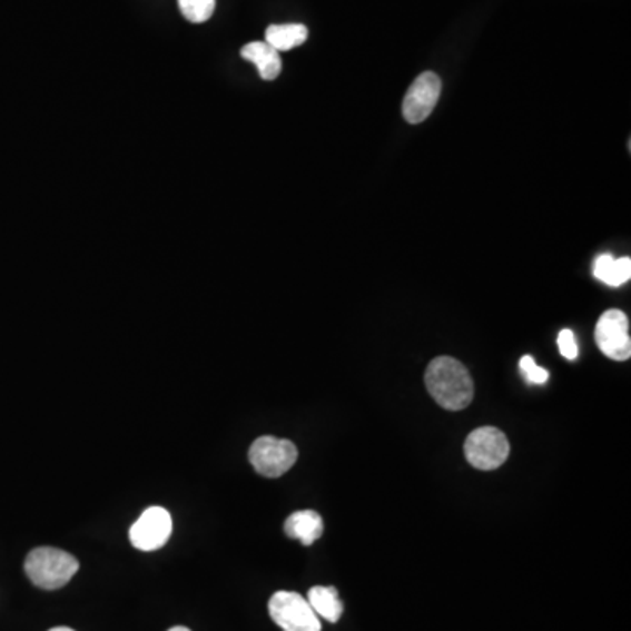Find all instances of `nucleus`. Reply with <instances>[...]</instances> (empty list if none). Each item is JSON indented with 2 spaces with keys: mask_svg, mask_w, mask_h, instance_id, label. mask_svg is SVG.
Masks as SVG:
<instances>
[{
  "mask_svg": "<svg viewBox=\"0 0 631 631\" xmlns=\"http://www.w3.org/2000/svg\"><path fill=\"white\" fill-rule=\"evenodd\" d=\"M426 390L446 411H463L474 401V381L465 365L451 356H438L426 368Z\"/></svg>",
  "mask_w": 631,
  "mask_h": 631,
  "instance_id": "1",
  "label": "nucleus"
},
{
  "mask_svg": "<svg viewBox=\"0 0 631 631\" xmlns=\"http://www.w3.org/2000/svg\"><path fill=\"white\" fill-rule=\"evenodd\" d=\"M79 561L72 554L57 548H38L26 560L30 581L41 590H60L78 574Z\"/></svg>",
  "mask_w": 631,
  "mask_h": 631,
  "instance_id": "2",
  "label": "nucleus"
},
{
  "mask_svg": "<svg viewBox=\"0 0 631 631\" xmlns=\"http://www.w3.org/2000/svg\"><path fill=\"white\" fill-rule=\"evenodd\" d=\"M268 614L283 631H322V623L307 599L294 591H277L268 602Z\"/></svg>",
  "mask_w": 631,
  "mask_h": 631,
  "instance_id": "3",
  "label": "nucleus"
},
{
  "mask_svg": "<svg viewBox=\"0 0 631 631\" xmlns=\"http://www.w3.org/2000/svg\"><path fill=\"white\" fill-rule=\"evenodd\" d=\"M298 450L294 442L286 438H256L249 450V463L264 477L277 479L285 475L297 463Z\"/></svg>",
  "mask_w": 631,
  "mask_h": 631,
  "instance_id": "4",
  "label": "nucleus"
},
{
  "mask_svg": "<svg viewBox=\"0 0 631 631\" xmlns=\"http://www.w3.org/2000/svg\"><path fill=\"white\" fill-rule=\"evenodd\" d=\"M511 453V444L504 432L484 426L472 432L465 441V459L479 471H495L504 465Z\"/></svg>",
  "mask_w": 631,
  "mask_h": 631,
  "instance_id": "5",
  "label": "nucleus"
},
{
  "mask_svg": "<svg viewBox=\"0 0 631 631\" xmlns=\"http://www.w3.org/2000/svg\"><path fill=\"white\" fill-rule=\"evenodd\" d=\"M630 323L623 310L611 309L600 316L594 338L607 358L624 362L631 356Z\"/></svg>",
  "mask_w": 631,
  "mask_h": 631,
  "instance_id": "6",
  "label": "nucleus"
},
{
  "mask_svg": "<svg viewBox=\"0 0 631 631\" xmlns=\"http://www.w3.org/2000/svg\"><path fill=\"white\" fill-rule=\"evenodd\" d=\"M130 542L139 551H157L169 542L172 535V517L164 507H149L140 514L130 529Z\"/></svg>",
  "mask_w": 631,
  "mask_h": 631,
  "instance_id": "7",
  "label": "nucleus"
},
{
  "mask_svg": "<svg viewBox=\"0 0 631 631\" xmlns=\"http://www.w3.org/2000/svg\"><path fill=\"white\" fill-rule=\"evenodd\" d=\"M441 90L442 81L435 72H423L420 78L414 79L402 106L405 120L413 125L425 121L437 106Z\"/></svg>",
  "mask_w": 631,
  "mask_h": 631,
  "instance_id": "8",
  "label": "nucleus"
},
{
  "mask_svg": "<svg viewBox=\"0 0 631 631\" xmlns=\"http://www.w3.org/2000/svg\"><path fill=\"white\" fill-rule=\"evenodd\" d=\"M240 57L255 63L265 81H274L283 69L279 51L274 50L273 46H268L265 41L249 42V45L244 46L240 50Z\"/></svg>",
  "mask_w": 631,
  "mask_h": 631,
  "instance_id": "9",
  "label": "nucleus"
},
{
  "mask_svg": "<svg viewBox=\"0 0 631 631\" xmlns=\"http://www.w3.org/2000/svg\"><path fill=\"white\" fill-rule=\"evenodd\" d=\"M323 520L318 512H295L286 520L285 532L289 539H297L304 545H313L323 535Z\"/></svg>",
  "mask_w": 631,
  "mask_h": 631,
  "instance_id": "10",
  "label": "nucleus"
},
{
  "mask_svg": "<svg viewBox=\"0 0 631 631\" xmlns=\"http://www.w3.org/2000/svg\"><path fill=\"white\" fill-rule=\"evenodd\" d=\"M307 602L319 618L337 623L344 612L343 600L338 599V591L334 586H314L307 594Z\"/></svg>",
  "mask_w": 631,
  "mask_h": 631,
  "instance_id": "11",
  "label": "nucleus"
},
{
  "mask_svg": "<svg viewBox=\"0 0 631 631\" xmlns=\"http://www.w3.org/2000/svg\"><path fill=\"white\" fill-rule=\"evenodd\" d=\"M594 277L609 286H621L630 280L631 260L628 256L615 260L614 256L602 255L594 262Z\"/></svg>",
  "mask_w": 631,
  "mask_h": 631,
  "instance_id": "12",
  "label": "nucleus"
},
{
  "mask_svg": "<svg viewBox=\"0 0 631 631\" xmlns=\"http://www.w3.org/2000/svg\"><path fill=\"white\" fill-rule=\"evenodd\" d=\"M307 27L300 23H288V26H270L265 32V42L273 46L276 51H289L307 41Z\"/></svg>",
  "mask_w": 631,
  "mask_h": 631,
  "instance_id": "13",
  "label": "nucleus"
},
{
  "mask_svg": "<svg viewBox=\"0 0 631 631\" xmlns=\"http://www.w3.org/2000/svg\"><path fill=\"white\" fill-rule=\"evenodd\" d=\"M183 17L191 23H204L215 13L216 0H178Z\"/></svg>",
  "mask_w": 631,
  "mask_h": 631,
  "instance_id": "14",
  "label": "nucleus"
},
{
  "mask_svg": "<svg viewBox=\"0 0 631 631\" xmlns=\"http://www.w3.org/2000/svg\"><path fill=\"white\" fill-rule=\"evenodd\" d=\"M521 372L526 381L533 384H544L548 383L549 372L545 368L539 367L535 364V359L532 356H523L520 364Z\"/></svg>",
  "mask_w": 631,
  "mask_h": 631,
  "instance_id": "15",
  "label": "nucleus"
},
{
  "mask_svg": "<svg viewBox=\"0 0 631 631\" xmlns=\"http://www.w3.org/2000/svg\"><path fill=\"white\" fill-rule=\"evenodd\" d=\"M558 347L563 358L575 359L579 356L578 341L570 331H561L558 335Z\"/></svg>",
  "mask_w": 631,
  "mask_h": 631,
  "instance_id": "16",
  "label": "nucleus"
},
{
  "mask_svg": "<svg viewBox=\"0 0 631 631\" xmlns=\"http://www.w3.org/2000/svg\"><path fill=\"white\" fill-rule=\"evenodd\" d=\"M50 631H75V630H72V628L58 627V628H51Z\"/></svg>",
  "mask_w": 631,
  "mask_h": 631,
  "instance_id": "17",
  "label": "nucleus"
},
{
  "mask_svg": "<svg viewBox=\"0 0 631 631\" xmlns=\"http://www.w3.org/2000/svg\"><path fill=\"white\" fill-rule=\"evenodd\" d=\"M169 631H191L190 628H186V627H174L170 628Z\"/></svg>",
  "mask_w": 631,
  "mask_h": 631,
  "instance_id": "18",
  "label": "nucleus"
}]
</instances>
